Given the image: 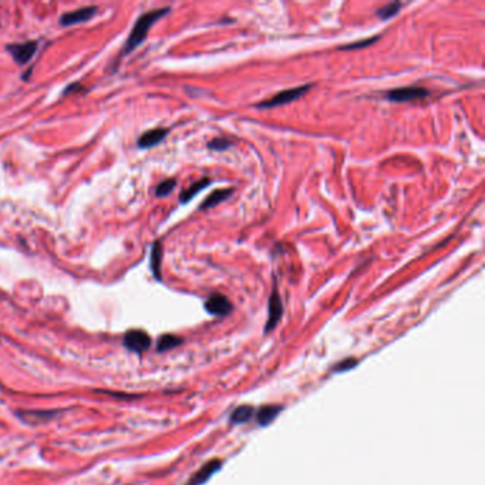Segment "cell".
<instances>
[{
	"instance_id": "1",
	"label": "cell",
	"mask_w": 485,
	"mask_h": 485,
	"mask_svg": "<svg viewBox=\"0 0 485 485\" xmlns=\"http://www.w3.org/2000/svg\"><path fill=\"white\" fill-rule=\"evenodd\" d=\"M169 7H162V9H155L151 12H147L142 16L138 17V20L135 21L134 27L130 33V37L125 41V47H124V53H131L134 52L135 48L141 44L142 41L147 39V34H148L149 29L154 26V23L157 20H160L161 17H164L165 14H168Z\"/></svg>"
},
{
	"instance_id": "2",
	"label": "cell",
	"mask_w": 485,
	"mask_h": 485,
	"mask_svg": "<svg viewBox=\"0 0 485 485\" xmlns=\"http://www.w3.org/2000/svg\"><path fill=\"white\" fill-rule=\"evenodd\" d=\"M310 88H312V84H306V86H300V87H293V88H289V90H283V91H279L277 94L273 95V97L269 98V100L256 104V107L273 108V107H279V106H285V104H288V103L296 101V100H299L302 95L306 94Z\"/></svg>"
},
{
	"instance_id": "3",
	"label": "cell",
	"mask_w": 485,
	"mask_h": 485,
	"mask_svg": "<svg viewBox=\"0 0 485 485\" xmlns=\"http://www.w3.org/2000/svg\"><path fill=\"white\" fill-rule=\"evenodd\" d=\"M428 95H430V91L427 88L411 86V87H400L390 90L386 94V98L391 103H409L414 101V100H423Z\"/></svg>"
},
{
	"instance_id": "4",
	"label": "cell",
	"mask_w": 485,
	"mask_h": 485,
	"mask_svg": "<svg viewBox=\"0 0 485 485\" xmlns=\"http://www.w3.org/2000/svg\"><path fill=\"white\" fill-rule=\"evenodd\" d=\"M205 310L212 316H228L234 310V304L231 303V300L226 296H223L221 293H215L205 300Z\"/></svg>"
},
{
	"instance_id": "5",
	"label": "cell",
	"mask_w": 485,
	"mask_h": 485,
	"mask_svg": "<svg viewBox=\"0 0 485 485\" xmlns=\"http://www.w3.org/2000/svg\"><path fill=\"white\" fill-rule=\"evenodd\" d=\"M7 52L12 54V57L17 64H26L37 52V41H26L19 44H9Z\"/></svg>"
},
{
	"instance_id": "6",
	"label": "cell",
	"mask_w": 485,
	"mask_h": 485,
	"mask_svg": "<svg viewBox=\"0 0 485 485\" xmlns=\"http://www.w3.org/2000/svg\"><path fill=\"white\" fill-rule=\"evenodd\" d=\"M124 344L130 350L142 353L151 346V339L148 333H145L144 330H130L124 336Z\"/></svg>"
},
{
	"instance_id": "7",
	"label": "cell",
	"mask_w": 485,
	"mask_h": 485,
	"mask_svg": "<svg viewBox=\"0 0 485 485\" xmlns=\"http://www.w3.org/2000/svg\"><path fill=\"white\" fill-rule=\"evenodd\" d=\"M283 315V306H282V299L280 295L277 292L276 288H273L272 290V295L269 297V316H268V322L265 326V333L270 331L280 320V317Z\"/></svg>"
},
{
	"instance_id": "8",
	"label": "cell",
	"mask_w": 485,
	"mask_h": 485,
	"mask_svg": "<svg viewBox=\"0 0 485 485\" xmlns=\"http://www.w3.org/2000/svg\"><path fill=\"white\" fill-rule=\"evenodd\" d=\"M97 12V7L95 6H87L77 9L74 12H68L64 13L60 17V24L61 26H73L77 23H84V21L90 20Z\"/></svg>"
},
{
	"instance_id": "9",
	"label": "cell",
	"mask_w": 485,
	"mask_h": 485,
	"mask_svg": "<svg viewBox=\"0 0 485 485\" xmlns=\"http://www.w3.org/2000/svg\"><path fill=\"white\" fill-rule=\"evenodd\" d=\"M221 467H222V461H221V460H211V461H208L207 464L203 465L202 468H199V470L194 474V477L189 479L187 485L205 484Z\"/></svg>"
},
{
	"instance_id": "10",
	"label": "cell",
	"mask_w": 485,
	"mask_h": 485,
	"mask_svg": "<svg viewBox=\"0 0 485 485\" xmlns=\"http://www.w3.org/2000/svg\"><path fill=\"white\" fill-rule=\"evenodd\" d=\"M167 134H168V130H167V128H152V130L144 133V134L140 137L138 147H140V148H152L157 144H160V142L167 137Z\"/></svg>"
},
{
	"instance_id": "11",
	"label": "cell",
	"mask_w": 485,
	"mask_h": 485,
	"mask_svg": "<svg viewBox=\"0 0 485 485\" xmlns=\"http://www.w3.org/2000/svg\"><path fill=\"white\" fill-rule=\"evenodd\" d=\"M211 182L212 180L211 178H202V180H199V181L194 182L192 185H189L188 188L184 189L181 192V195H180V202L181 203H187L189 202L194 196H196L202 189H205L207 187L211 185Z\"/></svg>"
},
{
	"instance_id": "12",
	"label": "cell",
	"mask_w": 485,
	"mask_h": 485,
	"mask_svg": "<svg viewBox=\"0 0 485 485\" xmlns=\"http://www.w3.org/2000/svg\"><path fill=\"white\" fill-rule=\"evenodd\" d=\"M161 259H162V245L160 241L152 243L151 248V256H149V265L154 276L160 280L161 279Z\"/></svg>"
},
{
	"instance_id": "13",
	"label": "cell",
	"mask_w": 485,
	"mask_h": 485,
	"mask_svg": "<svg viewBox=\"0 0 485 485\" xmlns=\"http://www.w3.org/2000/svg\"><path fill=\"white\" fill-rule=\"evenodd\" d=\"M232 192H234V189L232 188H226V189H216L214 191L212 194L209 196H207V199L201 203V209H209V208H214L216 207L218 203H221L225 199H228L231 195H232Z\"/></svg>"
},
{
	"instance_id": "14",
	"label": "cell",
	"mask_w": 485,
	"mask_h": 485,
	"mask_svg": "<svg viewBox=\"0 0 485 485\" xmlns=\"http://www.w3.org/2000/svg\"><path fill=\"white\" fill-rule=\"evenodd\" d=\"M282 405H265V407H262L261 410L258 411V416H256L259 425L265 427V425L272 423L276 418L277 414L282 411Z\"/></svg>"
},
{
	"instance_id": "15",
	"label": "cell",
	"mask_w": 485,
	"mask_h": 485,
	"mask_svg": "<svg viewBox=\"0 0 485 485\" xmlns=\"http://www.w3.org/2000/svg\"><path fill=\"white\" fill-rule=\"evenodd\" d=\"M252 416H253V407L245 404L239 405L238 409L232 411L229 420L232 424H243V423L249 421Z\"/></svg>"
},
{
	"instance_id": "16",
	"label": "cell",
	"mask_w": 485,
	"mask_h": 485,
	"mask_svg": "<svg viewBox=\"0 0 485 485\" xmlns=\"http://www.w3.org/2000/svg\"><path fill=\"white\" fill-rule=\"evenodd\" d=\"M403 6H404V5H403L401 2H391L389 5L380 7L377 12H376V16H377L378 19H381V20H389L391 17H394Z\"/></svg>"
},
{
	"instance_id": "17",
	"label": "cell",
	"mask_w": 485,
	"mask_h": 485,
	"mask_svg": "<svg viewBox=\"0 0 485 485\" xmlns=\"http://www.w3.org/2000/svg\"><path fill=\"white\" fill-rule=\"evenodd\" d=\"M182 340L180 337L174 336V335H164V336L158 340V350L165 351L169 349H174L178 344H181Z\"/></svg>"
},
{
	"instance_id": "18",
	"label": "cell",
	"mask_w": 485,
	"mask_h": 485,
	"mask_svg": "<svg viewBox=\"0 0 485 485\" xmlns=\"http://www.w3.org/2000/svg\"><path fill=\"white\" fill-rule=\"evenodd\" d=\"M378 40H380V36H374V37H369V39H364V40L354 41V43H350V44H344V46H342L339 50H342V52L359 50V48H364L367 47V46H371V44H374V43Z\"/></svg>"
},
{
	"instance_id": "19",
	"label": "cell",
	"mask_w": 485,
	"mask_h": 485,
	"mask_svg": "<svg viewBox=\"0 0 485 485\" xmlns=\"http://www.w3.org/2000/svg\"><path fill=\"white\" fill-rule=\"evenodd\" d=\"M232 144H234V141L228 140L226 137H218V138H214L212 141H209L207 145L212 151H225V149L232 147Z\"/></svg>"
},
{
	"instance_id": "20",
	"label": "cell",
	"mask_w": 485,
	"mask_h": 485,
	"mask_svg": "<svg viewBox=\"0 0 485 485\" xmlns=\"http://www.w3.org/2000/svg\"><path fill=\"white\" fill-rule=\"evenodd\" d=\"M176 181L175 180H172V178H169V180H165V181H162L157 188H155V194L157 196H167L168 194H171L174 188H175Z\"/></svg>"
},
{
	"instance_id": "21",
	"label": "cell",
	"mask_w": 485,
	"mask_h": 485,
	"mask_svg": "<svg viewBox=\"0 0 485 485\" xmlns=\"http://www.w3.org/2000/svg\"><path fill=\"white\" fill-rule=\"evenodd\" d=\"M356 364H358V360H356V359H353V358L344 359L343 362H340L337 366H335V371H337V373H343V371L350 370L351 367H354Z\"/></svg>"
},
{
	"instance_id": "22",
	"label": "cell",
	"mask_w": 485,
	"mask_h": 485,
	"mask_svg": "<svg viewBox=\"0 0 485 485\" xmlns=\"http://www.w3.org/2000/svg\"><path fill=\"white\" fill-rule=\"evenodd\" d=\"M74 90H77V91H81V90H83V87H81L79 83H74V84L68 86V87L64 90V93H63V94L66 95V94H68V93H74Z\"/></svg>"
}]
</instances>
